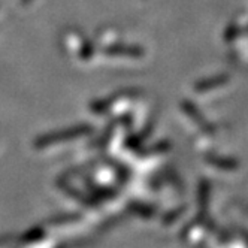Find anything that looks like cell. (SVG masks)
I'll list each match as a JSON object with an SVG mask.
<instances>
[{"label":"cell","instance_id":"cell-4","mask_svg":"<svg viewBox=\"0 0 248 248\" xmlns=\"http://www.w3.org/2000/svg\"><path fill=\"white\" fill-rule=\"evenodd\" d=\"M44 235H45L44 227L36 226V227H31L27 233H24V235H23V238H21V241H23V242H33V241L41 239Z\"/></svg>","mask_w":248,"mask_h":248},{"label":"cell","instance_id":"cell-7","mask_svg":"<svg viewBox=\"0 0 248 248\" xmlns=\"http://www.w3.org/2000/svg\"><path fill=\"white\" fill-rule=\"evenodd\" d=\"M21 2H23V3H30L31 0H21Z\"/></svg>","mask_w":248,"mask_h":248},{"label":"cell","instance_id":"cell-2","mask_svg":"<svg viewBox=\"0 0 248 248\" xmlns=\"http://www.w3.org/2000/svg\"><path fill=\"white\" fill-rule=\"evenodd\" d=\"M105 54L109 56H127V57H140L144 56V49L135 45H112L105 48Z\"/></svg>","mask_w":248,"mask_h":248},{"label":"cell","instance_id":"cell-5","mask_svg":"<svg viewBox=\"0 0 248 248\" xmlns=\"http://www.w3.org/2000/svg\"><path fill=\"white\" fill-rule=\"evenodd\" d=\"M132 209H133L135 212H138V214H140L142 217H151V216L154 214L153 208H150V206H147V205H142V203H133V205H132Z\"/></svg>","mask_w":248,"mask_h":248},{"label":"cell","instance_id":"cell-6","mask_svg":"<svg viewBox=\"0 0 248 248\" xmlns=\"http://www.w3.org/2000/svg\"><path fill=\"white\" fill-rule=\"evenodd\" d=\"M79 218L78 216L75 214H66V216H60V217H56V218H51L49 221L54 223V224H59V223H66V221H72V220H77Z\"/></svg>","mask_w":248,"mask_h":248},{"label":"cell","instance_id":"cell-1","mask_svg":"<svg viewBox=\"0 0 248 248\" xmlns=\"http://www.w3.org/2000/svg\"><path fill=\"white\" fill-rule=\"evenodd\" d=\"M93 132L92 126H87V124H82V126L78 127H72L64 132H56V133H48L44 135L41 138H38L34 140V147L36 148H44L48 145H54V144H60V142H66V140H70L74 138H79L84 135H90Z\"/></svg>","mask_w":248,"mask_h":248},{"label":"cell","instance_id":"cell-3","mask_svg":"<svg viewBox=\"0 0 248 248\" xmlns=\"http://www.w3.org/2000/svg\"><path fill=\"white\" fill-rule=\"evenodd\" d=\"M123 96H126L124 93H117L115 96H112V97H106V99H102V100H99V102H93L92 103V111L93 112H99V114H102V112H105L106 109L109 108V106L117 100V99H120V97H123Z\"/></svg>","mask_w":248,"mask_h":248}]
</instances>
